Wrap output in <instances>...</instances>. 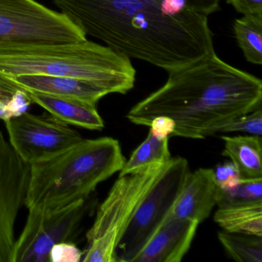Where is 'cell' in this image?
I'll return each instance as SVG.
<instances>
[{
	"label": "cell",
	"mask_w": 262,
	"mask_h": 262,
	"mask_svg": "<svg viewBox=\"0 0 262 262\" xmlns=\"http://www.w3.org/2000/svg\"><path fill=\"white\" fill-rule=\"evenodd\" d=\"M0 74L79 78L125 94L134 87L136 71L128 56L86 39L68 44H0Z\"/></svg>",
	"instance_id": "3"
},
{
	"label": "cell",
	"mask_w": 262,
	"mask_h": 262,
	"mask_svg": "<svg viewBox=\"0 0 262 262\" xmlns=\"http://www.w3.org/2000/svg\"><path fill=\"white\" fill-rule=\"evenodd\" d=\"M199 225L171 213L133 262H180L191 247Z\"/></svg>",
	"instance_id": "11"
},
{
	"label": "cell",
	"mask_w": 262,
	"mask_h": 262,
	"mask_svg": "<svg viewBox=\"0 0 262 262\" xmlns=\"http://www.w3.org/2000/svg\"><path fill=\"white\" fill-rule=\"evenodd\" d=\"M164 165L119 176L87 233L89 247L83 253L82 261L117 262L118 243Z\"/></svg>",
	"instance_id": "5"
},
{
	"label": "cell",
	"mask_w": 262,
	"mask_h": 262,
	"mask_svg": "<svg viewBox=\"0 0 262 262\" xmlns=\"http://www.w3.org/2000/svg\"><path fill=\"white\" fill-rule=\"evenodd\" d=\"M12 79L27 92L68 98L96 105L113 92L106 85L94 81L67 76L19 75Z\"/></svg>",
	"instance_id": "13"
},
{
	"label": "cell",
	"mask_w": 262,
	"mask_h": 262,
	"mask_svg": "<svg viewBox=\"0 0 262 262\" xmlns=\"http://www.w3.org/2000/svg\"><path fill=\"white\" fill-rule=\"evenodd\" d=\"M214 220L224 231L262 236V202L219 208Z\"/></svg>",
	"instance_id": "17"
},
{
	"label": "cell",
	"mask_w": 262,
	"mask_h": 262,
	"mask_svg": "<svg viewBox=\"0 0 262 262\" xmlns=\"http://www.w3.org/2000/svg\"><path fill=\"white\" fill-rule=\"evenodd\" d=\"M86 39L65 15L35 0H0V44H68Z\"/></svg>",
	"instance_id": "7"
},
{
	"label": "cell",
	"mask_w": 262,
	"mask_h": 262,
	"mask_svg": "<svg viewBox=\"0 0 262 262\" xmlns=\"http://www.w3.org/2000/svg\"><path fill=\"white\" fill-rule=\"evenodd\" d=\"M149 127L151 133L158 137L171 138V134L176 128V124L171 118L159 116L151 121Z\"/></svg>",
	"instance_id": "25"
},
{
	"label": "cell",
	"mask_w": 262,
	"mask_h": 262,
	"mask_svg": "<svg viewBox=\"0 0 262 262\" xmlns=\"http://www.w3.org/2000/svg\"><path fill=\"white\" fill-rule=\"evenodd\" d=\"M219 133H242L252 136H261L262 134V110L261 107L254 111L235 119L225 124Z\"/></svg>",
	"instance_id": "22"
},
{
	"label": "cell",
	"mask_w": 262,
	"mask_h": 262,
	"mask_svg": "<svg viewBox=\"0 0 262 262\" xmlns=\"http://www.w3.org/2000/svg\"><path fill=\"white\" fill-rule=\"evenodd\" d=\"M33 103L28 92L9 76L0 74V119L7 120L27 112Z\"/></svg>",
	"instance_id": "20"
},
{
	"label": "cell",
	"mask_w": 262,
	"mask_h": 262,
	"mask_svg": "<svg viewBox=\"0 0 262 262\" xmlns=\"http://www.w3.org/2000/svg\"><path fill=\"white\" fill-rule=\"evenodd\" d=\"M13 149L30 165L52 159L82 139L70 125L51 115L23 114L4 121Z\"/></svg>",
	"instance_id": "9"
},
{
	"label": "cell",
	"mask_w": 262,
	"mask_h": 262,
	"mask_svg": "<svg viewBox=\"0 0 262 262\" xmlns=\"http://www.w3.org/2000/svg\"><path fill=\"white\" fill-rule=\"evenodd\" d=\"M221 139L225 142L222 156L235 165L242 179L262 178L261 136H224Z\"/></svg>",
	"instance_id": "15"
},
{
	"label": "cell",
	"mask_w": 262,
	"mask_h": 262,
	"mask_svg": "<svg viewBox=\"0 0 262 262\" xmlns=\"http://www.w3.org/2000/svg\"><path fill=\"white\" fill-rule=\"evenodd\" d=\"M262 202V178L242 179L234 188L222 190L219 188L217 206L230 208Z\"/></svg>",
	"instance_id": "21"
},
{
	"label": "cell",
	"mask_w": 262,
	"mask_h": 262,
	"mask_svg": "<svg viewBox=\"0 0 262 262\" xmlns=\"http://www.w3.org/2000/svg\"><path fill=\"white\" fill-rule=\"evenodd\" d=\"M219 187L211 168L190 171L174 204L171 214L199 222L209 217L217 205Z\"/></svg>",
	"instance_id": "12"
},
{
	"label": "cell",
	"mask_w": 262,
	"mask_h": 262,
	"mask_svg": "<svg viewBox=\"0 0 262 262\" xmlns=\"http://www.w3.org/2000/svg\"><path fill=\"white\" fill-rule=\"evenodd\" d=\"M125 161L116 139H82L64 152L31 165L25 205L54 211L87 199L99 184L120 171Z\"/></svg>",
	"instance_id": "4"
},
{
	"label": "cell",
	"mask_w": 262,
	"mask_h": 262,
	"mask_svg": "<svg viewBox=\"0 0 262 262\" xmlns=\"http://www.w3.org/2000/svg\"><path fill=\"white\" fill-rule=\"evenodd\" d=\"M188 161L171 158L136 209L116 248V260L133 262L172 212L187 176Z\"/></svg>",
	"instance_id": "6"
},
{
	"label": "cell",
	"mask_w": 262,
	"mask_h": 262,
	"mask_svg": "<svg viewBox=\"0 0 262 262\" xmlns=\"http://www.w3.org/2000/svg\"><path fill=\"white\" fill-rule=\"evenodd\" d=\"M168 73L163 86L128 112L130 122L149 126L155 118L166 116L176 124L171 137L203 139L261 107V80L228 65L214 52Z\"/></svg>",
	"instance_id": "2"
},
{
	"label": "cell",
	"mask_w": 262,
	"mask_h": 262,
	"mask_svg": "<svg viewBox=\"0 0 262 262\" xmlns=\"http://www.w3.org/2000/svg\"><path fill=\"white\" fill-rule=\"evenodd\" d=\"M30 168L0 128V262H12L15 225L21 208L25 205Z\"/></svg>",
	"instance_id": "10"
},
{
	"label": "cell",
	"mask_w": 262,
	"mask_h": 262,
	"mask_svg": "<svg viewBox=\"0 0 262 262\" xmlns=\"http://www.w3.org/2000/svg\"><path fill=\"white\" fill-rule=\"evenodd\" d=\"M187 6L199 14L208 15L219 10L220 0H186Z\"/></svg>",
	"instance_id": "27"
},
{
	"label": "cell",
	"mask_w": 262,
	"mask_h": 262,
	"mask_svg": "<svg viewBox=\"0 0 262 262\" xmlns=\"http://www.w3.org/2000/svg\"><path fill=\"white\" fill-rule=\"evenodd\" d=\"M82 256L83 252L73 242H61L50 250V262H79Z\"/></svg>",
	"instance_id": "24"
},
{
	"label": "cell",
	"mask_w": 262,
	"mask_h": 262,
	"mask_svg": "<svg viewBox=\"0 0 262 262\" xmlns=\"http://www.w3.org/2000/svg\"><path fill=\"white\" fill-rule=\"evenodd\" d=\"M227 254L236 261L262 262V236L222 231L217 234Z\"/></svg>",
	"instance_id": "19"
},
{
	"label": "cell",
	"mask_w": 262,
	"mask_h": 262,
	"mask_svg": "<svg viewBox=\"0 0 262 262\" xmlns=\"http://www.w3.org/2000/svg\"><path fill=\"white\" fill-rule=\"evenodd\" d=\"M86 36L128 58L162 70L180 68L214 53L208 16L187 8L177 16L163 0H53Z\"/></svg>",
	"instance_id": "1"
},
{
	"label": "cell",
	"mask_w": 262,
	"mask_h": 262,
	"mask_svg": "<svg viewBox=\"0 0 262 262\" xmlns=\"http://www.w3.org/2000/svg\"><path fill=\"white\" fill-rule=\"evenodd\" d=\"M169 137L160 138L149 130L148 136L133 151L128 161H125L119 176L133 174L154 166H162L171 159Z\"/></svg>",
	"instance_id": "16"
},
{
	"label": "cell",
	"mask_w": 262,
	"mask_h": 262,
	"mask_svg": "<svg viewBox=\"0 0 262 262\" xmlns=\"http://www.w3.org/2000/svg\"><path fill=\"white\" fill-rule=\"evenodd\" d=\"M213 171L216 183L222 190L231 189L242 180L238 170L231 161L219 164Z\"/></svg>",
	"instance_id": "23"
},
{
	"label": "cell",
	"mask_w": 262,
	"mask_h": 262,
	"mask_svg": "<svg viewBox=\"0 0 262 262\" xmlns=\"http://www.w3.org/2000/svg\"><path fill=\"white\" fill-rule=\"evenodd\" d=\"M89 198L54 211L30 208L25 227L16 239L12 262H50L53 245L72 242L88 212Z\"/></svg>",
	"instance_id": "8"
},
{
	"label": "cell",
	"mask_w": 262,
	"mask_h": 262,
	"mask_svg": "<svg viewBox=\"0 0 262 262\" xmlns=\"http://www.w3.org/2000/svg\"><path fill=\"white\" fill-rule=\"evenodd\" d=\"M233 29L247 61L254 65H261L262 16L244 15L234 21Z\"/></svg>",
	"instance_id": "18"
},
{
	"label": "cell",
	"mask_w": 262,
	"mask_h": 262,
	"mask_svg": "<svg viewBox=\"0 0 262 262\" xmlns=\"http://www.w3.org/2000/svg\"><path fill=\"white\" fill-rule=\"evenodd\" d=\"M236 11L243 15L262 16V0H226Z\"/></svg>",
	"instance_id": "26"
},
{
	"label": "cell",
	"mask_w": 262,
	"mask_h": 262,
	"mask_svg": "<svg viewBox=\"0 0 262 262\" xmlns=\"http://www.w3.org/2000/svg\"><path fill=\"white\" fill-rule=\"evenodd\" d=\"M28 93L33 103L37 104L61 122L90 130H102L105 127L96 105L43 93Z\"/></svg>",
	"instance_id": "14"
}]
</instances>
